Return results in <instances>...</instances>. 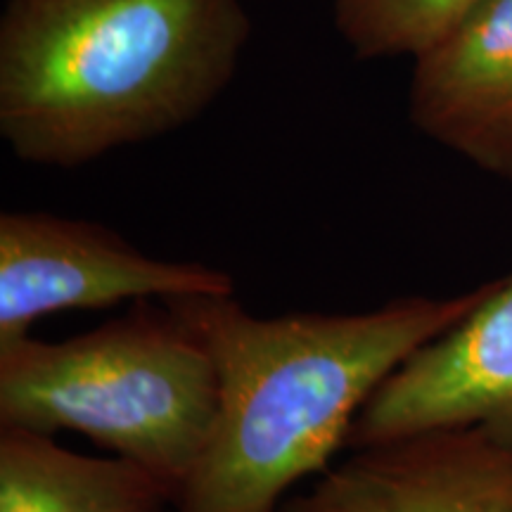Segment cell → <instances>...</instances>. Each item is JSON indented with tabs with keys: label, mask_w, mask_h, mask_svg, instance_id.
I'll return each mask as SVG.
<instances>
[{
	"label": "cell",
	"mask_w": 512,
	"mask_h": 512,
	"mask_svg": "<svg viewBox=\"0 0 512 512\" xmlns=\"http://www.w3.org/2000/svg\"><path fill=\"white\" fill-rule=\"evenodd\" d=\"M489 287L401 297L361 313L275 318L252 316L233 294L164 299L202 339L219 380L214 432L171 510H278L294 484L330 470L375 389Z\"/></svg>",
	"instance_id": "obj_1"
},
{
	"label": "cell",
	"mask_w": 512,
	"mask_h": 512,
	"mask_svg": "<svg viewBox=\"0 0 512 512\" xmlns=\"http://www.w3.org/2000/svg\"><path fill=\"white\" fill-rule=\"evenodd\" d=\"M249 34L242 0H8L0 136L55 169L162 138L221 98Z\"/></svg>",
	"instance_id": "obj_2"
},
{
	"label": "cell",
	"mask_w": 512,
	"mask_h": 512,
	"mask_svg": "<svg viewBox=\"0 0 512 512\" xmlns=\"http://www.w3.org/2000/svg\"><path fill=\"white\" fill-rule=\"evenodd\" d=\"M219 415L202 339L166 302H136L83 335L0 344V427L72 430L181 486Z\"/></svg>",
	"instance_id": "obj_3"
},
{
	"label": "cell",
	"mask_w": 512,
	"mask_h": 512,
	"mask_svg": "<svg viewBox=\"0 0 512 512\" xmlns=\"http://www.w3.org/2000/svg\"><path fill=\"white\" fill-rule=\"evenodd\" d=\"M226 294L235 283L221 268L155 259L100 223L46 211L0 216V344L53 313Z\"/></svg>",
	"instance_id": "obj_4"
},
{
	"label": "cell",
	"mask_w": 512,
	"mask_h": 512,
	"mask_svg": "<svg viewBox=\"0 0 512 512\" xmlns=\"http://www.w3.org/2000/svg\"><path fill=\"white\" fill-rule=\"evenodd\" d=\"M446 427L512 439V273L444 335L422 344L356 415L347 448Z\"/></svg>",
	"instance_id": "obj_5"
},
{
	"label": "cell",
	"mask_w": 512,
	"mask_h": 512,
	"mask_svg": "<svg viewBox=\"0 0 512 512\" xmlns=\"http://www.w3.org/2000/svg\"><path fill=\"white\" fill-rule=\"evenodd\" d=\"M280 512H512V439L446 427L358 448Z\"/></svg>",
	"instance_id": "obj_6"
},
{
	"label": "cell",
	"mask_w": 512,
	"mask_h": 512,
	"mask_svg": "<svg viewBox=\"0 0 512 512\" xmlns=\"http://www.w3.org/2000/svg\"><path fill=\"white\" fill-rule=\"evenodd\" d=\"M413 60L411 124L512 183V0H482Z\"/></svg>",
	"instance_id": "obj_7"
},
{
	"label": "cell",
	"mask_w": 512,
	"mask_h": 512,
	"mask_svg": "<svg viewBox=\"0 0 512 512\" xmlns=\"http://www.w3.org/2000/svg\"><path fill=\"white\" fill-rule=\"evenodd\" d=\"M178 486L133 460L91 458L53 434L0 427V512H164Z\"/></svg>",
	"instance_id": "obj_8"
},
{
	"label": "cell",
	"mask_w": 512,
	"mask_h": 512,
	"mask_svg": "<svg viewBox=\"0 0 512 512\" xmlns=\"http://www.w3.org/2000/svg\"><path fill=\"white\" fill-rule=\"evenodd\" d=\"M482 0H332V17L358 60L420 55Z\"/></svg>",
	"instance_id": "obj_9"
}]
</instances>
